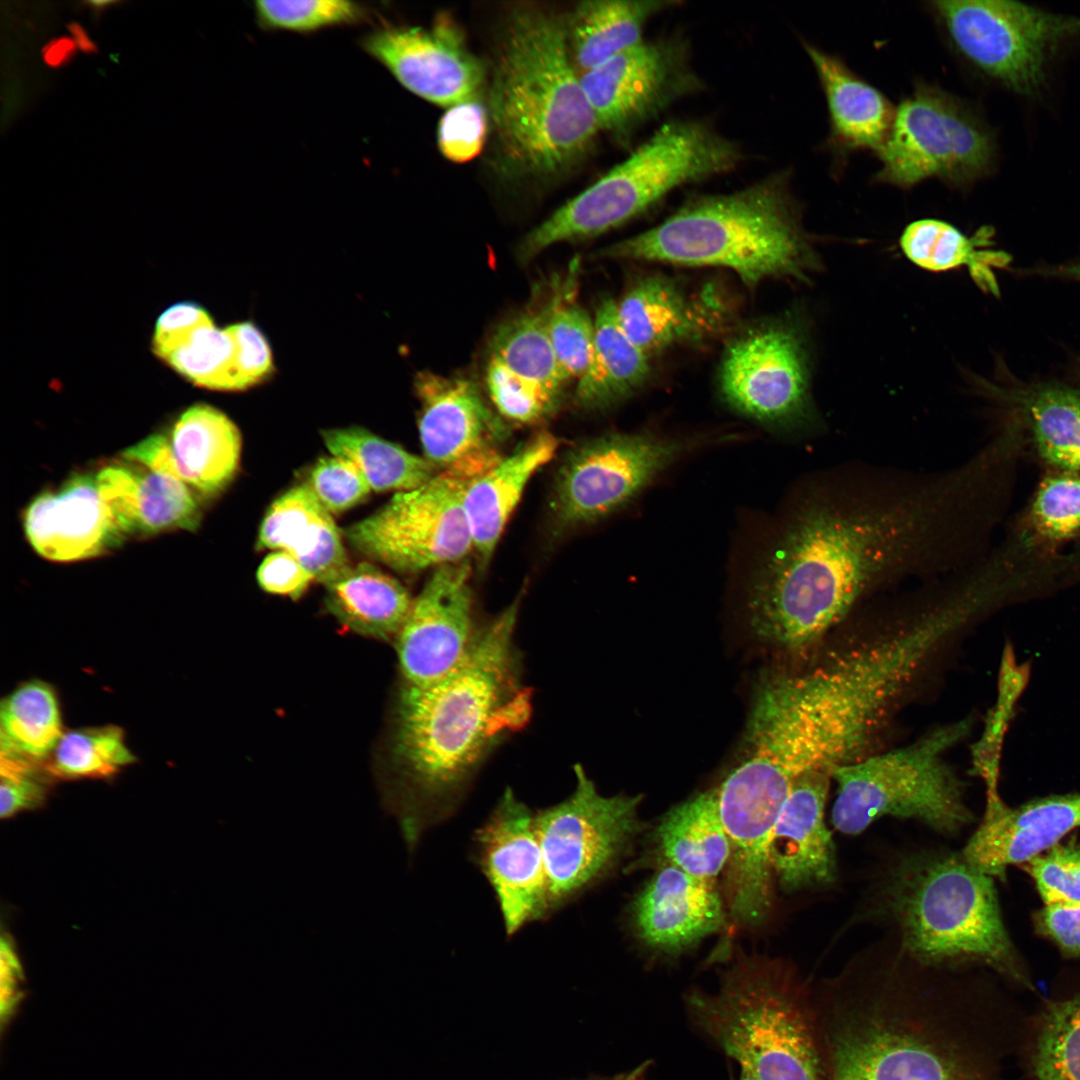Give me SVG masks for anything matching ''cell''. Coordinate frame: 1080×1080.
I'll return each instance as SVG.
<instances>
[{
	"label": "cell",
	"mask_w": 1080,
	"mask_h": 1080,
	"mask_svg": "<svg viewBox=\"0 0 1080 1080\" xmlns=\"http://www.w3.org/2000/svg\"><path fill=\"white\" fill-rule=\"evenodd\" d=\"M1005 467L989 445L935 471L863 461L816 471L753 579L754 633L784 650L808 648L877 590L977 562Z\"/></svg>",
	"instance_id": "obj_1"
},
{
	"label": "cell",
	"mask_w": 1080,
	"mask_h": 1080,
	"mask_svg": "<svg viewBox=\"0 0 1080 1080\" xmlns=\"http://www.w3.org/2000/svg\"><path fill=\"white\" fill-rule=\"evenodd\" d=\"M518 603L478 628L446 675L400 690L392 740L397 788L389 803L410 852L454 814L484 759L530 718L514 641Z\"/></svg>",
	"instance_id": "obj_2"
},
{
	"label": "cell",
	"mask_w": 1080,
	"mask_h": 1080,
	"mask_svg": "<svg viewBox=\"0 0 1080 1080\" xmlns=\"http://www.w3.org/2000/svg\"><path fill=\"white\" fill-rule=\"evenodd\" d=\"M862 984L815 998L829 1080H1002L992 1027L968 1002L895 977Z\"/></svg>",
	"instance_id": "obj_3"
},
{
	"label": "cell",
	"mask_w": 1080,
	"mask_h": 1080,
	"mask_svg": "<svg viewBox=\"0 0 1080 1080\" xmlns=\"http://www.w3.org/2000/svg\"><path fill=\"white\" fill-rule=\"evenodd\" d=\"M501 169L551 178L581 160L600 130L572 64L565 20L539 8L512 12L489 90Z\"/></svg>",
	"instance_id": "obj_4"
},
{
	"label": "cell",
	"mask_w": 1080,
	"mask_h": 1080,
	"mask_svg": "<svg viewBox=\"0 0 1080 1080\" xmlns=\"http://www.w3.org/2000/svg\"><path fill=\"white\" fill-rule=\"evenodd\" d=\"M596 257L723 267L750 288L770 279L807 282L820 266L784 173L740 191L691 200Z\"/></svg>",
	"instance_id": "obj_5"
},
{
	"label": "cell",
	"mask_w": 1080,
	"mask_h": 1080,
	"mask_svg": "<svg viewBox=\"0 0 1080 1080\" xmlns=\"http://www.w3.org/2000/svg\"><path fill=\"white\" fill-rule=\"evenodd\" d=\"M689 1015L757 1080H829L816 1001L788 968L743 959L714 993L694 991Z\"/></svg>",
	"instance_id": "obj_6"
},
{
	"label": "cell",
	"mask_w": 1080,
	"mask_h": 1080,
	"mask_svg": "<svg viewBox=\"0 0 1080 1080\" xmlns=\"http://www.w3.org/2000/svg\"><path fill=\"white\" fill-rule=\"evenodd\" d=\"M887 901L905 949L920 962H979L1031 986L1004 927L992 877L961 853L903 861Z\"/></svg>",
	"instance_id": "obj_7"
},
{
	"label": "cell",
	"mask_w": 1080,
	"mask_h": 1080,
	"mask_svg": "<svg viewBox=\"0 0 1080 1080\" xmlns=\"http://www.w3.org/2000/svg\"><path fill=\"white\" fill-rule=\"evenodd\" d=\"M740 159L738 147L706 124L669 122L531 230L518 245L517 257L528 262L556 243L599 236L683 184L732 170Z\"/></svg>",
	"instance_id": "obj_8"
},
{
	"label": "cell",
	"mask_w": 1080,
	"mask_h": 1080,
	"mask_svg": "<svg viewBox=\"0 0 1080 1080\" xmlns=\"http://www.w3.org/2000/svg\"><path fill=\"white\" fill-rule=\"evenodd\" d=\"M743 756L710 789L731 844L729 910L743 925L762 923L773 899L770 842L784 803L803 776L771 712L753 701Z\"/></svg>",
	"instance_id": "obj_9"
},
{
	"label": "cell",
	"mask_w": 1080,
	"mask_h": 1080,
	"mask_svg": "<svg viewBox=\"0 0 1080 1080\" xmlns=\"http://www.w3.org/2000/svg\"><path fill=\"white\" fill-rule=\"evenodd\" d=\"M970 730L969 719L951 721L907 745L834 768V827L858 834L887 815L917 819L940 832L962 828L972 816L947 755Z\"/></svg>",
	"instance_id": "obj_10"
},
{
	"label": "cell",
	"mask_w": 1080,
	"mask_h": 1080,
	"mask_svg": "<svg viewBox=\"0 0 1080 1080\" xmlns=\"http://www.w3.org/2000/svg\"><path fill=\"white\" fill-rule=\"evenodd\" d=\"M930 10L953 51L1007 90L1039 97L1050 66L1080 39V16L1011 0H936Z\"/></svg>",
	"instance_id": "obj_11"
},
{
	"label": "cell",
	"mask_w": 1080,
	"mask_h": 1080,
	"mask_svg": "<svg viewBox=\"0 0 1080 1080\" xmlns=\"http://www.w3.org/2000/svg\"><path fill=\"white\" fill-rule=\"evenodd\" d=\"M992 129L963 99L925 82L895 109L889 136L876 153L873 182L909 189L937 178L968 188L991 174L996 161Z\"/></svg>",
	"instance_id": "obj_12"
},
{
	"label": "cell",
	"mask_w": 1080,
	"mask_h": 1080,
	"mask_svg": "<svg viewBox=\"0 0 1080 1080\" xmlns=\"http://www.w3.org/2000/svg\"><path fill=\"white\" fill-rule=\"evenodd\" d=\"M574 772L573 792L535 811L548 917L607 875L640 830V795H603L580 765Z\"/></svg>",
	"instance_id": "obj_13"
},
{
	"label": "cell",
	"mask_w": 1080,
	"mask_h": 1080,
	"mask_svg": "<svg viewBox=\"0 0 1080 1080\" xmlns=\"http://www.w3.org/2000/svg\"><path fill=\"white\" fill-rule=\"evenodd\" d=\"M719 387L730 407L767 427L805 435L825 431L811 397L805 335L792 321L734 337L722 355Z\"/></svg>",
	"instance_id": "obj_14"
},
{
	"label": "cell",
	"mask_w": 1080,
	"mask_h": 1080,
	"mask_svg": "<svg viewBox=\"0 0 1080 1080\" xmlns=\"http://www.w3.org/2000/svg\"><path fill=\"white\" fill-rule=\"evenodd\" d=\"M469 482L447 472L395 495L345 529L363 556L399 573H417L466 560L473 550L463 500Z\"/></svg>",
	"instance_id": "obj_15"
},
{
	"label": "cell",
	"mask_w": 1080,
	"mask_h": 1080,
	"mask_svg": "<svg viewBox=\"0 0 1080 1080\" xmlns=\"http://www.w3.org/2000/svg\"><path fill=\"white\" fill-rule=\"evenodd\" d=\"M693 446L650 433H609L583 442L569 452L558 472V519L576 525L607 516Z\"/></svg>",
	"instance_id": "obj_16"
},
{
	"label": "cell",
	"mask_w": 1080,
	"mask_h": 1080,
	"mask_svg": "<svg viewBox=\"0 0 1080 1080\" xmlns=\"http://www.w3.org/2000/svg\"><path fill=\"white\" fill-rule=\"evenodd\" d=\"M580 83L600 129L624 135L699 88L686 48L644 42L584 72Z\"/></svg>",
	"instance_id": "obj_17"
},
{
	"label": "cell",
	"mask_w": 1080,
	"mask_h": 1080,
	"mask_svg": "<svg viewBox=\"0 0 1080 1080\" xmlns=\"http://www.w3.org/2000/svg\"><path fill=\"white\" fill-rule=\"evenodd\" d=\"M414 387L420 441L436 469L471 483L501 462L507 429L474 382L421 371Z\"/></svg>",
	"instance_id": "obj_18"
},
{
	"label": "cell",
	"mask_w": 1080,
	"mask_h": 1080,
	"mask_svg": "<svg viewBox=\"0 0 1080 1080\" xmlns=\"http://www.w3.org/2000/svg\"><path fill=\"white\" fill-rule=\"evenodd\" d=\"M472 859L493 890L507 937L549 918L535 811L511 789L474 831Z\"/></svg>",
	"instance_id": "obj_19"
},
{
	"label": "cell",
	"mask_w": 1080,
	"mask_h": 1080,
	"mask_svg": "<svg viewBox=\"0 0 1080 1080\" xmlns=\"http://www.w3.org/2000/svg\"><path fill=\"white\" fill-rule=\"evenodd\" d=\"M471 566L464 560L434 569L395 637L405 684L422 686L450 672L478 630L473 619Z\"/></svg>",
	"instance_id": "obj_20"
},
{
	"label": "cell",
	"mask_w": 1080,
	"mask_h": 1080,
	"mask_svg": "<svg viewBox=\"0 0 1080 1080\" xmlns=\"http://www.w3.org/2000/svg\"><path fill=\"white\" fill-rule=\"evenodd\" d=\"M362 47L403 87L439 106L476 99L483 82L482 64L448 20L431 29L385 27L367 35Z\"/></svg>",
	"instance_id": "obj_21"
},
{
	"label": "cell",
	"mask_w": 1080,
	"mask_h": 1080,
	"mask_svg": "<svg viewBox=\"0 0 1080 1080\" xmlns=\"http://www.w3.org/2000/svg\"><path fill=\"white\" fill-rule=\"evenodd\" d=\"M1080 828V793L1053 795L1007 807L996 788L987 789L982 822L961 852L990 877L1004 878L1008 866L1024 864Z\"/></svg>",
	"instance_id": "obj_22"
},
{
	"label": "cell",
	"mask_w": 1080,
	"mask_h": 1080,
	"mask_svg": "<svg viewBox=\"0 0 1080 1080\" xmlns=\"http://www.w3.org/2000/svg\"><path fill=\"white\" fill-rule=\"evenodd\" d=\"M23 522L34 551L56 562L98 557L125 539L95 476L87 473L75 474L57 490L36 496L25 509Z\"/></svg>",
	"instance_id": "obj_23"
},
{
	"label": "cell",
	"mask_w": 1080,
	"mask_h": 1080,
	"mask_svg": "<svg viewBox=\"0 0 1080 1080\" xmlns=\"http://www.w3.org/2000/svg\"><path fill=\"white\" fill-rule=\"evenodd\" d=\"M971 385L1029 432L1040 458L1054 470L1080 473V386L1019 379L1002 367Z\"/></svg>",
	"instance_id": "obj_24"
},
{
	"label": "cell",
	"mask_w": 1080,
	"mask_h": 1080,
	"mask_svg": "<svg viewBox=\"0 0 1080 1080\" xmlns=\"http://www.w3.org/2000/svg\"><path fill=\"white\" fill-rule=\"evenodd\" d=\"M631 919L644 944L674 954L716 932L725 909L713 882L664 861L635 898Z\"/></svg>",
	"instance_id": "obj_25"
},
{
	"label": "cell",
	"mask_w": 1080,
	"mask_h": 1080,
	"mask_svg": "<svg viewBox=\"0 0 1080 1080\" xmlns=\"http://www.w3.org/2000/svg\"><path fill=\"white\" fill-rule=\"evenodd\" d=\"M830 780L825 771L801 776L774 827L770 863L773 876L786 891L826 886L836 879L835 848L824 821Z\"/></svg>",
	"instance_id": "obj_26"
},
{
	"label": "cell",
	"mask_w": 1080,
	"mask_h": 1080,
	"mask_svg": "<svg viewBox=\"0 0 1080 1080\" xmlns=\"http://www.w3.org/2000/svg\"><path fill=\"white\" fill-rule=\"evenodd\" d=\"M257 548L288 552L323 585L351 566L331 514L306 483L272 503L260 526Z\"/></svg>",
	"instance_id": "obj_27"
},
{
	"label": "cell",
	"mask_w": 1080,
	"mask_h": 1080,
	"mask_svg": "<svg viewBox=\"0 0 1080 1080\" xmlns=\"http://www.w3.org/2000/svg\"><path fill=\"white\" fill-rule=\"evenodd\" d=\"M804 48L825 95L830 145L844 153L858 150L877 153L889 136L896 108L839 57L809 43Z\"/></svg>",
	"instance_id": "obj_28"
},
{
	"label": "cell",
	"mask_w": 1080,
	"mask_h": 1080,
	"mask_svg": "<svg viewBox=\"0 0 1080 1080\" xmlns=\"http://www.w3.org/2000/svg\"><path fill=\"white\" fill-rule=\"evenodd\" d=\"M557 448L558 440L552 434L539 433L467 486L463 506L473 550L483 566L490 560L528 481L550 461Z\"/></svg>",
	"instance_id": "obj_29"
},
{
	"label": "cell",
	"mask_w": 1080,
	"mask_h": 1080,
	"mask_svg": "<svg viewBox=\"0 0 1080 1080\" xmlns=\"http://www.w3.org/2000/svg\"><path fill=\"white\" fill-rule=\"evenodd\" d=\"M181 480L198 494L214 497L235 477L241 434L221 410L204 403L186 409L167 435Z\"/></svg>",
	"instance_id": "obj_30"
},
{
	"label": "cell",
	"mask_w": 1080,
	"mask_h": 1080,
	"mask_svg": "<svg viewBox=\"0 0 1080 1080\" xmlns=\"http://www.w3.org/2000/svg\"><path fill=\"white\" fill-rule=\"evenodd\" d=\"M624 332L647 355L702 338L706 312L672 279L651 274L635 281L617 303Z\"/></svg>",
	"instance_id": "obj_31"
},
{
	"label": "cell",
	"mask_w": 1080,
	"mask_h": 1080,
	"mask_svg": "<svg viewBox=\"0 0 1080 1080\" xmlns=\"http://www.w3.org/2000/svg\"><path fill=\"white\" fill-rule=\"evenodd\" d=\"M649 374V355L624 332L617 303L603 298L594 317L592 357L578 380L575 403L585 410L611 407L638 390Z\"/></svg>",
	"instance_id": "obj_32"
},
{
	"label": "cell",
	"mask_w": 1080,
	"mask_h": 1080,
	"mask_svg": "<svg viewBox=\"0 0 1080 1080\" xmlns=\"http://www.w3.org/2000/svg\"><path fill=\"white\" fill-rule=\"evenodd\" d=\"M993 235L989 226H982L972 236H967L948 222L923 218L904 228L900 247L912 263L931 272L965 267L983 292L998 297L1000 287L996 271L1008 269L1012 256L990 248Z\"/></svg>",
	"instance_id": "obj_33"
},
{
	"label": "cell",
	"mask_w": 1080,
	"mask_h": 1080,
	"mask_svg": "<svg viewBox=\"0 0 1080 1080\" xmlns=\"http://www.w3.org/2000/svg\"><path fill=\"white\" fill-rule=\"evenodd\" d=\"M670 0H586L566 24L570 58L583 73L641 43L646 23L677 4Z\"/></svg>",
	"instance_id": "obj_34"
},
{
	"label": "cell",
	"mask_w": 1080,
	"mask_h": 1080,
	"mask_svg": "<svg viewBox=\"0 0 1080 1080\" xmlns=\"http://www.w3.org/2000/svg\"><path fill=\"white\" fill-rule=\"evenodd\" d=\"M329 611L347 628L378 639L396 637L412 605L407 589L367 562L324 585Z\"/></svg>",
	"instance_id": "obj_35"
},
{
	"label": "cell",
	"mask_w": 1080,
	"mask_h": 1080,
	"mask_svg": "<svg viewBox=\"0 0 1080 1080\" xmlns=\"http://www.w3.org/2000/svg\"><path fill=\"white\" fill-rule=\"evenodd\" d=\"M656 842L665 862L711 882L731 856L730 840L709 790L669 810L656 830Z\"/></svg>",
	"instance_id": "obj_36"
},
{
	"label": "cell",
	"mask_w": 1080,
	"mask_h": 1080,
	"mask_svg": "<svg viewBox=\"0 0 1080 1080\" xmlns=\"http://www.w3.org/2000/svg\"><path fill=\"white\" fill-rule=\"evenodd\" d=\"M196 491L170 475L134 466L121 508L126 536H152L172 530L195 531L202 511Z\"/></svg>",
	"instance_id": "obj_37"
},
{
	"label": "cell",
	"mask_w": 1080,
	"mask_h": 1080,
	"mask_svg": "<svg viewBox=\"0 0 1080 1080\" xmlns=\"http://www.w3.org/2000/svg\"><path fill=\"white\" fill-rule=\"evenodd\" d=\"M331 455L353 464L377 492H403L417 488L436 474L425 459L357 426L322 431Z\"/></svg>",
	"instance_id": "obj_38"
},
{
	"label": "cell",
	"mask_w": 1080,
	"mask_h": 1080,
	"mask_svg": "<svg viewBox=\"0 0 1080 1080\" xmlns=\"http://www.w3.org/2000/svg\"><path fill=\"white\" fill-rule=\"evenodd\" d=\"M1 755L42 764L63 735L59 702L52 686L30 680L1 702Z\"/></svg>",
	"instance_id": "obj_39"
},
{
	"label": "cell",
	"mask_w": 1080,
	"mask_h": 1080,
	"mask_svg": "<svg viewBox=\"0 0 1080 1080\" xmlns=\"http://www.w3.org/2000/svg\"><path fill=\"white\" fill-rule=\"evenodd\" d=\"M551 294L499 325L489 341V357L516 375L561 398L568 384L559 369L548 319Z\"/></svg>",
	"instance_id": "obj_40"
},
{
	"label": "cell",
	"mask_w": 1080,
	"mask_h": 1080,
	"mask_svg": "<svg viewBox=\"0 0 1080 1080\" xmlns=\"http://www.w3.org/2000/svg\"><path fill=\"white\" fill-rule=\"evenodd\" d=\"M1026 1058L1035 1080H1080V993L1040 1009Z\"/></svg>",
	"instance_id": "obj_41"
},
{
	"label": "cell",
	"mask_w": 1080,
	"mask_h": 1080,
	"mask_svg": "<svg viewBox=\"0 0 1080 1080\" xmlns=\"http://www.w3.org/2000/svg\"><path fill=\"white\" fill-rule=\"evenodd\" d=\"M134 761L123 730L106 725L64 732L45 766L53 777L105 778Z\"/></svg>",
	"instance_id": "obj_42"
},
{
	"label": "cell",
	"mask_w": 1080,
	"mask_h": 1080,
	"mask_svg": "<svg viewBox=\"0 0 1080 1080\" xmlns=\"http://www.w3.org/2000/svg\"><path fill=\"white\" fill-rule=\"evenodd\" d=\"M576 264L563 282L554 281L548 319L554 353L567 383L583 376L589 366L594 344V319L573 300Z\"/></svg>",
	"instance_id": "obj_43"
},
{
	"label": "cell",
	"mask_w": 1080,
	"mask_h": 1080,
	"mask_svg": "<svg viewBox=\"0 0 1080 1080\" xmlns=\"http://www.w3.org/2000/svg\"><path fill=\"white\" fill-rule=\"evenodd\" d=\"M1021 534L1039 547L1080 537V473L1054 470L1040 482Z\"/></svg>",
	"instance_id": "obj_44"
},
{
	"label": "cell",
	"mask_w": 1080,
	"mask_h": 1080,
	"mask_svg": "<svg viewBox=\"0 0 1080 1080\" xmlns=\"http://www.w3.org/2000/svg\"><path fill=\"white\" fill-rule=\"evenodd\" d=\"M164 360L195 385L219 391H242L235 344L228 330L209 324L196 329Z\"/></svg>",
	"instance_id": "obj_45"
},
{
	"label": "cell",
	"mask_w": 1080,
	"mask_h": 1080,
	"mask_svg": "<svg viewBox=\"0 0 1080 1080\" xmlns=\"http://www.w3.org/2000/svg\"><path fill=\"white\" fill-rule=\"evenodd\" d=\"M254 8L264 27L296 32L349 24L364 15L363 8L347 0H260L254 3Z\"/></svg>",
	"instance_id": "obj_46"
},
{
	"label": "cell",
	"mask_w": 1080,
	"mask_h": 1080,
	"mask_svg": "<svg viewBox=\"0 0 1080 1080\" xmlns=\"http://www.w3.org/2000/svg\"><path fill=\"white\" fill-rule=\"evenodd\" d=\"M485 381L489 396L502 416L533 423L550 415L561 398L516 375L503 363L489 357Z\"/></svg>",
	"instance_id": "obj_47"
},
{
	"label": "cell",
	"mask_w": 1080,
	"mask_h": 1080,
	"mask_svg": "<svg viewBox=\"0 0 1080 1080\" xmlns=\"http://www.w3.org/2000/svg\"><path fill=\"white\" fill-rule=\"evenodd\" d=\"M1048 904L1080 903V842L1057 843L1022 864Z\"/></svg>",
	"instance_id": "obj_48"
},
{
	"label": "cell",
	"mask_w": 1080,
	"mask_h": 1080,
	"mask_svg": "<svg viewBox=\"0 0 1080 1080\" xmlns=\"http://www.w3.org/2000/svg\"><path fill=\"white\" fill-rule=\"evenodd\" d=\"M488 114L477 99L449 107L440 118L437 130L441 154L455 163L476 158L487 137Z\"/></svg>",
	"instance_id": "obj_49"
},
{
	"label": "cell",
	"mask_w": 1080,
	"mask_h": 1080,
	"mask_svg": "<svg viewBox=\"0 0 1080 1080\" xmlns=\"http://www.w3.org/2000/svg\"><path fill=\"white\" fill-rule=\"evenodd\" d=\"M306 484L330 514L358 505L372 490L353 464L333 455L314 464Z\"/></svg>",
	"instance_id": "obj_50"
},
{
	"label": "cell",
	"mask_w": 1080,
	"mask_h": 1080,
	"mask_svg": "<svg viewBox=\"0 0 1080 1080\" xmlns=\"http://www.w3.org/2000/svg\"><path fill=\"white\" fill-rule=\"evenodd\" d=\"M42 764L22 758L1 755L0 815L15 813L39 806L46 797L50 773Z\"/></svg>",
	"instance_id": "obj_51"
},
{
	"label": "cell",
	"mask_w": 1080,
	"mask_h": 1080,
	"mask_svg": "<svg viewBox=\"0 0 1080 1080\" xmlns=\"http://www.w3.org/2000/svg\"><path fill=\"white\" fill-rule=\"evenodd\" d=\"M235 344L236 368L241 390L267 380L274 371L270 344L263 332L251 321L227 327Z\"/></svg>",
	"instance_id": "obj_52"
},
{
	"label": "cell",
	"mask_w": 1080,
	"mask_h": 1080,
	"mask_svg": "<svg viewBox=\"0 0 1080 1080\" xmlns=\"http://www.w3.org/2000/svg\"><path fill=\"white\" fill-rule=\"evenodd\" d=\"M213 324L210 315L194 303H178L165 310L158 318L153 334L154 353L163 359L196 329Z\"/></svg>",
	"instance_id": "obj_53"
},
{
	"label": "cell",
	"mask_w": 1080,
	"mask_h": 1080,
	"mask_svg": "<svg viewBox=\"0 0 1080 1080\" xmlns=\"http://www.w3.org/2000/svg\"><path fill=\"white\" fill-rule=\"evenodd\" d=\"M1037 933L1052 941L1066 957H1080V903L1044 905L1033 916Z\"/></svg>",
	"instance_id": "obj_54"
},
{
	"label": "cell",
	"mask_w": 1080,
	"mask_h": 1080,
	"mask_svg": "<svg viewBox=\"0 0 1080 1080\" xmlns=\"http://www.w3.org/2000/svg\"><path fill=\"white\" fill-rule=\"evenodd\" d=\"M260 587L271 594L299 598L315 580L291 554L275 551L267 555L257 570Z\"/></svg>",
	"instance_id": "obj_55"
},
{
	"label": "cell",
	"mask_w": 1080,
	"mask_h": 1080,
	"mask_svg": "<svg viewBox=\"0 0 1080 1080\" xmlns=\"http://www.w3.org/2000/svg\"><path fill=\"white\" fill-rule=\"evenodd\" d=\"M1023 276L1062 280L1080 284V253L1058 263H1041L1017 270Z\"/></svg>",
	"instance_id": "obj_56"
},
{
	"label": "cell",
	"mask_w": 1080,
	"mask_h": 1080,
	"mask_svg": "<svg viewBox=\"0 0 1080 1080\" xmlns=\"http://www.w3.org/2000/svg\"><path fill=\"white\" fill-rule=\"evenodd\" d=\"M77 46L69 36H60L50 40L42 50L43 61L51 68H60L69 64L76 54Z\"/></svg>",
	"instance_id": "obj_57"
},
{
	"label": "cell",
	"mask_w": 1080,
	"mask_h": 1080,
	"mask_svg": "<svg viewBox=\"0 0 1080 1080\" xmlns=\"http://www.w3.org/2000/svg\"><path fill=\"white\" fill-rule=\"evenodd\" d=\"M68 31L71 34L77 48L85 54H93L97 52V46L92 41L87 31L77 22H71L68 25Z\"/></svg>",
	"instance_id": "obj_58"
},
{
	"label": "cell",
	"mask_w": 1080,
	"mask_h": 1080,
	"mask_svg": "<svg viewBox=\"0 0 1080 1080\" xmlns=\"http://www.w3.org/2000/svg\"><path fill=\"white\" fill-rule=\"evenodd\" d=\"M84 4L89 7V9L93 12V14L95 16H100L107 7L112 6L114 4H118V2H114V1H90V2H84Z\"/></svg>",
	"instance_id": "obj_59"
},
{
	"label": "cell",
	"mask_w": 1080,
	"mask_h": 1080,
	"mask_svg": "<svg viewBox=\"0 0 1080 1080\" xmlns=\"http://www.w3.org/2000/svg\"><path fill=\"white\" fill-rule=\"evenodd\" d=\"M1072 374L1074 376V379L1077 381L1076 385L1080 386V356H1077L1073 360Z\"/></svg>",
	"instance_id": "obj_60"
},
{
	"label": "cell",
	"mask_w": 1080,
	"mask_h": 1080,
	"mask_svg": "<svg viewBox=\"0 0 1080 1080\" xmlns=\"http://www.w3.org/2000/svg\"><path fill=\"white\" fill-rule=\"evenodd\" d=\"M645 1066L646 1065H643V1066L639 1067L638 1069L632 1071V1073H630L629 1075H627L625 1077V1080H644V1068H645Z\"/></svg>",
	"instance_id": "obj_61"
},
{
	"label": "cell",
	"mask_w": 1080,
	"mask_h": 1080,
	"mask_svg": "<svg viewBox=\"0 0 1080 1080\" xmlns=\"http://www.w3.org/2000/svg\"><path fill=\"white\" fill-rule=\"evenodd\" d=\"M738 1080H757L750 1072L741 1068L740 1077Z\"/></svg>",
	"instance_id": "obj_62"
},
{
	"label": "cell",
	"mask_w": 1080,
	"mask_h": 1080,
	"mask_svg": "<svg viewBox=\"0 0 1080 1080\" xmlns=\"http://www.w3.org/2000/svg\"><path fill=\"white\" fill-rule=\"evenodd\" d=\"M622 1080H625V1078H623Z\"/></svg>",
	"instance_id": "obj_63"
}]
</instances>
